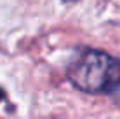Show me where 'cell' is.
<instances>
[{
	"instance_id": "6da1fadb",
	"label": "cell",
	"mask_w": 120,
	"mask_h": 119,
	"mask_svg": "<svg viewBox=\"0 0 120 119\" xmlns=\"http://www.w3.org/2000/svg\"><path fill=\"white\" fill-rule=\"evenodd\" d=\"M68 81L77 89L90 95L120 93V60L105 51L85 49L66 70Z\"/></svg>"
},
{
	"instance_id": "7a4b0ae2",
	"label": "cell",
	"mask_w": 120,
	"mask_h": 119,
	"mask_svg": "<svg viewBox=\"0 0 120 119\" xmlns=\"http://www.w3.org/2000/svg\"><path fill=\"white\" fill-rule=\"evenodd\" d=\"M4 96H5V93H4V89H0V102L4 100Z\"/></svg>"
}]
</instances>
